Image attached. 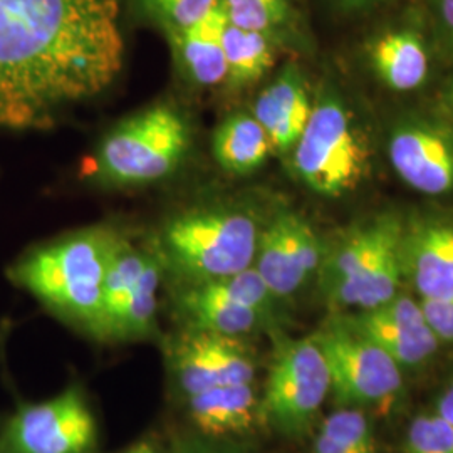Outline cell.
Instances as JSON below:
<instances>
[{"instance_id": "cell-1", "label": "cell", "mask_w": 453, "mask_h": 453, "mask_svg": "<svg viewBox=\"0 0 453 453\" xmlns=\"http://www.w3.org/2000/svg\"><path fill=\"white\" fill-rule=\"evenodd\" d=\"M121 0H0V128H48L125 61Z\"/></svg>"}, {"instance_id": "cell-10", "label": "cell", "mask_w": 453, "mask_h": 453, "mask_svg": "<svg viewBox=\"0 0 453 453\" xmlns=\"http://www.w3.org/2000/svg\"><path fill=\"white\" fill-rule=\"evenodd\" d=\"M387 153L396 177L417 194L453 196V125L435 116L411 113L388 131Z\"/></svg>"}, {"instance_id": "cell-22", "label": "cell", "mask_w": 453, "mask_h": 453, "mask_svg": "<svg viewBox=\"0 0 453 453\" xmlns=\"http://www.w3.org/2000/svg\"><path fill=\"white\" fill-rule=\"evenodd\" d=\"M163 269L165 264L160 252H150L143 273L134 284L127 303L116 314L113 323L110 324L106 338L133 340L151 334L155 329L157 292L162 280Z\"/></svg>"}, {"instance_id": "cell-9", "label": "cell", "mask_w": 453, "mask_h": 453, "mask_svg": "<svg viewBox=\"0 0 453 453\" xmlns=\"http://www.w3.org/2000/svg\"><path fill=\"white\" fill-rule=\"evenodd\" d=\"M97 425L81 389L22 406L0 435V453H91Z\"/></svg>"}, {"instance_id": "cell-28", "label": "cell", "mask_w": 453, "mask_h": 453, "mask_svg": "<svg viewBox=\"0 0 453 453\" xmlns=\"http://www.w3.org/2000/svg\"><path fill=\"white\" fill-rule=\"evenodd\" d=\"M327 2L344 14H357V12L374 9L380 4H385L388 0H327Z\"/></svg>"}, {"instance_id": "cell-19", "label": "cell", "mask_w": 453, "mask_h": 453, "mask_svg": "<svg viewBox=\"0 0 453 453\" xmlns=\"http://www.w3.org/2000/svg\"><path fill=\"white\" fill-rule=\"evenodd\" d=\"M219 5L230 24L265 35L277 49L308 48V35L294 0H220Z\"/></svg>"}, {"instance_id": "cell-17", "label": "cell", "mask_w": 453, "mask_h": 453, "mask_svg": "<svg viewBox=\"0 0 453 453\" xmlns=\"http://www.w3.org/2000/svg\"><path fill=\"white\" fill-rule=\"evenodd\" d=\"M226 14L219 5L211 14L194 26L165 33L180 71L198 88L226 84Z\"/></svg>"}, {"instance_id": "cell-12", "label": "cell", "mask_w": 453, "mask_h": 453, "mask_svg": "<svg viewBox=\"0 0 453 453\" xmlns=\"http://www.w3.org/2000/svg\"><path fill=\"white\" fill-rule=\"evenodd\" d=\"M341 316L402 368L426 363L440 346L425 321L420 301H413L408 296L396 294L378 308L341 312Z\"/></svg>"}, {"instance_id": "cell-11", "label": "cell", "mask_w": 453, "mask_h": 453, "mask_svg": "<svg viewBox=\"0 0 453 453\" xmlns=\"http://www.w3.org/2000/svg\"><path fill=\"white\" fill-rule=\"evenodd\" d=\"M326 243L301 213L282 209L264 224L254 269L282 301L319 273Z\"/></svg>"}, {"instance_id": "cell-13", "label": "cell", "mask_w": 453, "mask_h": 453, "mask_svg": "<svg viewBox=\"0 0 453 453\" xmlns=\"http://www.w3.org/2000/svg\"><path fill=\"white\" fill-rule=\"evenodd\" d=\"M402 265L403 279L420 299H453V222L430 217L406 220Z\"/></svg>"}, {"instance_id": "cell-4", "label": "cell", "mask_w": 453, "mask_h": 453, "mask_svg": "<svg viewBox=\"0 0 453 453\" xmlns=\"http://www.w3.org/2000/svg\"><path fill=\"white\" fill-rule=\"evenodd\" d=\"M289 158L294 175L311 192L341 198L370 179L372 140L344 97L327 86L314 97L308 125Z\"/></svg>"}, {"instance_id": "cell-18", "label": "cell", "mask_w": 453, "mask_h": 453, "mask_svg": "<svg viewBox=\"0 0 453 453\" xmlns=\"http://www.w3.org/2000/svg\"><path fill=\"white\" fill-rule=\"evenodd\" d=\"M188 413L207 437L249 432L260 418V400L254 383L217 385L187 396Z\"/></svg>"}, {"instance_id": "cell-32", "label": "cell", "mask_w": 453, "mask_h": 453, "mask_svg": "<svg viewBox=\"0 0 453 453\" xmlns=\"http://www.w3.org/2000/svg\"><path fill=\"white\" fill-rule=\"evenodd\" d=\"M437 9L441 26L453 39V0H437Z\"/></svg>"}, {"instance_id": "cell-15", "label": "cell", "mask_w": 453, "mask_h": 453, "mask_svg": "<svg viewBox=\"0 0 453 453\" xmlns=\"http://www.w3.org/2000/svg\"><path fill=\"white\" fill-rule=\"evenodd\" d=\"M177 304L192 331L241 340L257 329H275L260 312L232 297L215 280L183 286Z\"/></svg>"}, {"instance_id": "cell-3", "label": "cell", "mask_w": 453, "mask_h": 453, "mask_svg": "<svg viewBox=\"0 0 453 453\" xmlns=\"http://www.w3.org/2000/svg\"><path fill=\"white\" fill-rule=\"evenodd\" d=\"M405 226L398 211H385L349 226L334 242L326 243L316 277L331 308L366 311L400 294Z\"/></svg>"}, {"instance_id": "cell-24", "label": "cell", "mask_w": 453, "mask_h": 453, "mask_svg": "<svg viewBox=\"0 0 453 453\" xmlns=\"http://www.w3.org/2000/svg\"><path fill=\"white\" fill-rule=\"evenodd\" d=\"M163 34L181 31L211 14L220 0H131Z\"/></svg>"}, {"instance_id": "cell-29", "label": "cell", "mask_w": 453, "mask_h": 453, "mask_svg": "<svg viewBox=\"0 0 453 453\" xmlns=\"http://www.w3.org/2000/svg\"><path fill=\"white\" fill-rule=\"evenodd\" d=\"M172 453H235L226 452L222 449H217V447H211L209 443H203V441H198V440H181L179 441Z\"/></svg>"}, {"instance_id": "cell-6", "label": "cell", "mask_w": 453, "mask_h": 453, "mask_svg": "<svg viewBox=\"0 0 453 453\" xmlns=\"http://www.w3.org/2000/svg\"><path fill=\"white\" fill-rule=\"evenodd\" d=\"M190 146L185 118L168 104H158L119 123L103 140L95 173L104 183L133 187L172 175Z\"/></svg>"}, {"instance_id": "cell-16", "label": "cell", "mask_w": 453, "mask_h": 453, "mask_svg": "<svg viewBox=\"0 0 453 453\" xmlns=\"http://www.w3.org/2000/svg\"><path fill=\"white\" fill-rule=\"evenodd\" d=\"M372 74L389 91L413 93L430 78V54L420 33L411 27L389 29L368 46Z\"/></svg>"}, {"instance_id": "cell-21", "label": "cell", "mask_w": 453, "mask_h": 453, "mask_svg": "<svg viewBox=\"0 0 453 453\" xmlns=\"http://www.w3.org/2000/svg\"><path fill=\"white\" fill-rule=\"evenodd\" d=\"M224 50L226 86L232 89H243L260 81L274 67L277 46L265 35L241 29L226 20Z\"/></svg>"}, {"instance_id": "cell-33", "label": "cell", "mask_w": 453, "mask_h": 453, "mask_svg": "<svg viewBox=\"0 0 453 453\" xmlns=\"http://www.w3.org/2000/svg\"><path fill=\"white\" fill-rule=\"evenodd\" d=\"M123 453H158V450L150 441H138V443L131 445L130 449Z\"/></svg>"}, {"instance_id": "cell-8", "label": "cell", "mask_w": 453, "mask_h": 453, "mask_svg": "<svg viewBox=\"0 0 453 453\" xmlns=\"http://www.w3.org/2000/svg\"><path fill=\"white\" fill-rule=\"evenodd\" d=\"M312 338L323 351L331 393L341 408L389 410L403 388L402 366L340 314Z\"/></svg>"}, {"instance_id": "cell-34", "label": "cell", "mask_w": 453, "mask_h": 453, "mask_svg": "<svg viewBox=\"0 0 453 453\" xmlns=\"http://www.w3.org/2000/svg\"><path fill=\"white\" fill-rule=\"evenodd\" d=\"M449 103H450V106H452L453 110V81L450 84V88H449Z\"/></svg>"}, {"instance_id": "cell-5", "label": "cell", "mask_w": 453, "mask_h": 453, "mask_svg": "<svg viewBox=\"0 0 453 453\" xmlns=\"http://www.w3.org/2000/svg\"><path fill=\"white\" fill-rule=\"evenodd\" d=\"M262 226L249 209L185 211L163 228L158 252L183 286L211 282L254 265Z\"/></svg>"}, {"instance_id": "cell-23", "label": "cell", "mask_w": 453, "mask_h": 453, "mask_svg": "<svg viewBox=\"0 0 453 453\" xmlns=\"http://www.w3.org/2000/svg\"><path fill=\"white\" fill-rule=\"evenodd\" d=\"M150 252H143L130 242L121 239L113 259L108 265L104 288H103V333L101 338H106L110 324L113 323L116 314L121 311L127 303L134 284L145 269L146 260Z\"/></svg>"}, {"instance_id": "cell-27", "label": "cell", "mask_w": 453, "mask_h": 453, "mask_svg": "<svg viewBox=\"0 0 453 453\" xmlns=\"http://www.w3.org/2000/svg\"><path fill=\"white\" fill-rule=\"evenodd\" d=\"M420 306L425 321L435 334L438 342H453V299H420Z\"/></svg>"}, {"instance_id": "cell-2", "label": "cell", "mask_w": 453, "mask_h": 453, "mask_svg": "<svg viewBox=\"0 0 453 453\" xmlns=\"http://www.w3.org/2000/svg\"><path fill=\"white\" fill-rule=\"evenodd\" d=\"M119 241L108 228L78 232L34 249L9 275L52 312L101 338L104 277Z\"/></svg>"}, {"instance_id": "cell-26", "label": "cell", "mask_w": 453, "mask_h": 453, "mask_svg": "<svg viewBox=\"0 0 453 453\" xmlns=\"http://www.w3.org/2000/svg\"><path fill=\"white\" fill-rule=\"evenodd\" d=\"M403 453H453V425L438 413L417 417L406 430Z\"/></svg>"}, {"instance_id": "cell-31", "label": "cell", "mask_w": 453, "mask_h": 453, "mask_svg": "<svg viewBox=\"0 0 453 453\" xmlns=\"http://www.w3.org/2000/svg\"><path fill=\"white\" fill-rule=\"evenodd\" d=\"M312 453H353L348 450L346 447H342L338 441H334L333 438L326 437L323 434H318V437L314 438V445H312Z\"/></svg>"}, {"instance_id": "cell-14", "label": "cell", "mask_w": 453, "mask_h": 453, "mask_svg": "<svg viewBox=\"0 0 453 453\" xmlns=\"http://www.w3.org/2000/svg\"><path fill=\"white\" fill-rule=\"evenodd\" d=\"M314 99L296 63H288L254 103L252 114L265 130L275 155H289L308 125Z\"/></svg>"}, {"instance_id": "cell-25", "label": "cell", "mask_w": 453, "mask_h": 453, "mask_svg": "<svg viewBox=\"0 0 453 453\" xmlns=\"http://www.w3.org/2000/svg\"><path fill=\"white\" fill-rule=\"evenodd\" d=\"M319 434L333 438L353 453H378L372 425L363 410L341 408L321 423Z\"/></svg>"}, {"instance_id": "cell-7", "label": "cell", "mask_w": 453, "mask_h": 453, "mask_svg": "<svg viewBox=\"0 0 453 453\" xmlns=\"http://www.w3.org/2000/svg\"><path fill=\"white\" fill-rule=\"evenodd\" d=\"M271 333L274 349L260 418L286 437H303L331 393L329 370L312 334L291 338L280 329Z\"/></svg>"}, {"instance_id": "cell-30", "label": "cell", "mask_w": 453, "mask_h": 453, "mask_svg": "<svg viewBox=\"0 0 453 453\" xmlns=\"http://www.w3.org/2000/svg\"><path fill=\"white\" fill-rule=\"evenodd\" d=\"M435 413H438L440 417H443L450 425H453V381L438 396Z\"/></svg>"}, {"instance_id": "cell-20", "label": "cell", "mask_w": 453, "mask_h": 453, "mask_svg": "<svg viewBox=\"0 0 453 453\" xmlns=\"http://www.w3.org/2000/svg\"><path fill=\"white\" fill-rule=\"evenodd\" d=\"M213 157L232 175L257 172L274 153L271 140L252 113L226 118L213 134Z\"/></svg>"}]
</instances>
